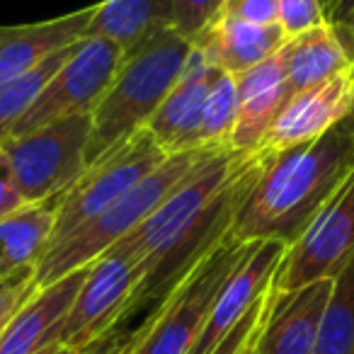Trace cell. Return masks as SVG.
I'll list each match as a JSON object with an SVG mask.
<instances>
[{
  "mask_svg": "<svg viewBox=\"0 0 354 354\" xmlns=\"http://www.w3.org/2000/svg\"><path fill=\"white\" fill-rule=\"evenodd\" d=\"M223 0H172V30L194 44L218 15Z\"/></svg>",
  "mask_w": 354,
  "mask_h": 354,
  "instance_id": "484cf974",
  "label": "cell"
},
{
  "mask_svg": "<svg viewBox=\"0 0 354 354\" xmlns=\"http://www.w3.org/2000/svg\"><path fill=\"white\" fill-rule=\"evenodd\" d=\"M95 6L32 25L0 27V85L88 39Z\"/></svg>",
  "mask_w": 354,
  "mask_h": 354,
  "instance_id": "2e32d148",
  "label": "cell"
},
{
  "mask_svg": "<svg viewBox=\"0 0 354 354\" xmlns=\"http://www.w3.org/2000/svg\"><path fill=\"white\" fill-rule=\"evenodd\" d=\"M352 3H354V0H349V6H347V10H349V8H352ZM347 10H344V12H347Z\"/></svg>",
  "mask_w": 354,
  "mask_h": 354,
  "instance_id": "e575fe53",
  "label": "cell"
},
{
  "mask_svg": "<svg viewBox=\"0 0 354 354\" xmlns=\"http://www.w3.org/2000/svg\"><path fill=\"white\" fill-rule=\"evenodd\" d=\"M335 27H337L339 32H342V37L349 41V46H352V51H354V3H352V8H349L347 12H344L342 17H339L337 22H333Z\"/></svg>",
  "mask_w": 354,
  "mask_h": 354,
  "instance_id": "1f68e13d",
  "label": "cell"
},
{
  "mask_svg": "<svg viewBox=\"0 0 354 354\" xmlns=\"http://www.w3.org/2000/svg\"><path fill=\"white\" fill-rule=\"evenodd\" d=\"M284 44L286 35L279 25H252L218 12L192 46L214 68L236 78L274 56Z\"/></svg>",
  "mask_w": 354,
  "mask_h": 354,
  "instance_id": "ac0fdd59",
  "label": "cell"
},
{
  "mask_svg": "<svg viewBox=\"0 0 354 354\" xmlns=\"http://www.w3.org/2000/svg\"><path fill=\"white\" fill-rule=\"evenodd\" d=\"M124 56L112 41L88 37L83 39L61 71L46 83L10 136H22L59 119L93 114L100 97L117 75ZM8 136V138H10Z\"/></svg>",
  "mask_w": 354,
  "mask_h": 354,
  "instance_id": "ba28073f",
  "label": "cell"
},
{
  "mask_svg": "<svg viewBox=\"0 0 354 354\" xmlns=\"http://www.w3.org/2000/svg\"><path fill=\"white\" fill-rule=\"evenodd\" d=\"M129 335L124 328H117V330H109L107 335H102L100 339H95V342L85 344V347L80 349H68V352L64 354H122L124 347H127V339Z\"/></svg>",
  "mask_w": 354,
  "mask_h": 354,
  "instance_id": "4dcf8cb0",
  "label": "cell"
},
{
  "mask_svg": "<svg viewBox=\"0 0 354 354\" xmlns=\"http://www.w3.org/2000/svg\"><path fill=\"white\" fill-rule=\"evenodd\" d=\"M286 252H289V245L279 241L252 243L248 255L243 257V262L236 267L231 279L226 281V286L218 294L212 315H209L207 325H204L202 335H199L189 354H209L241 323L243 315L272 286Z\"/></svg>",
  "mask_w": 354,
  "mask_h": 354,
  "instance_id": "7c38bea8",
  "label": "cell"
},
{
  "mask_svg": "<svg viewBox=\"0 0 354 354\" xmlns=\"http://www.w3.org/2000/svg\"><path fill=\"white\" fill-rule=\"evenodd\" d=\"M354 68V66H352ZM354 114V71L337 75L315 88L294 93L274 124L265 133L257 153L274 156L279 151L318 141Z\"/></svg>",
  "mask_w": 354,
  "mask_h": 354,
  "instance_id": "8fae6325",
  "label": "cell"
},
{
  "mask_svg": "<svg viewBox=\"0 0 354 354\" xmlns=\"http://www.w3.org/2000/svg\"><path fill=\"white\" fill-rule=\"evenodd\" d=\"M352 71H354V68H352Z\"/></svg>",
  "mask_w": 354,
  "mask_h": 354,
  "instance_id": "8d00e7d4",
  "label": "cell"
},
{
  "mask_svg": "<svg viewBox=\"0 0 354 354\" xmlns=\"http://www.w3.org/2000/svg\"><path fill=\"white\" fill-rule=\"evenodd\" d=\"M88 267L61 277L32 294L0 333V354H64L61 330L73 299L83 284Z\"/></svg>",
  "mask_w": 354,
  "mask_h": 354,
  "instance_id": "4fadbf2b",
  "label": "cell"
},
{
  "mask_svg": "<svg viewBox=\"0 0 354 354\" xmlns=\"http://www.w3.org/2000/svg\"><path fill=\"white\" fill-rule=\"evenodd\" d=\"M349 124H352V129H354V114H352V117H349Z\"/></svg>",
  "mask_w": 354,
  "mask_h": 354,
  "instance_id": "836d02e7",
  "label": "cell"
},
{
  "mask_svg": "<svg viewBox=\"0 0 354 354\" xmlns=\"http://www.w3.org/2000/svg\"><path fill=\"white\" fill-rule=\"evenodd\" d=\"M352 172L354 129L349 119L318 141L267 156L236 212L233 238L241 243L279 241L291 248Z\"/></svg>",
  "mask_w": 354,
  "mask_h": 354,
  "instance_id": "7a4b0ae2",
  "label": "cell"
},
{
  "mask_svg": "<svg viewBox=\"0 0 354 354\" xmlns=\"http://www.w3.org/2000/svg\"><path fill=\"white\" fill-rule=\"evenodd\" d=\"M238 119V88L236 78L216 68L204 104L202 127H199V148H231V136Z\"/></svg>",
  "mask_w": 354,
  "mask_h": 354,
  "instance_id": "cb8c5ba5",
  "label": "cell"
},
{
  "mask_svg": "<svg viewBox=\"0 0 354 354\" xmlns=\"http://www.w3.org/2000/svg\"><path fill=\"white\" fill-rule=\"evenodd\" d=\"M354 255V172L333 194L306 233L289 248L274 277L277 294L333 279Z\"/></svg>",
  "mask_w": 354,
  "mask_h": 354,
  "instance_id": "30bf717a",
  "label": "cell"
},
{
  "mask_svg": "<svg viewBox=\"0 0 354 354\" xmlns=\"http://www.w3.org/2000/svg\"><path fill=\"white\" fill-rule=\"evenodd\" d=\"M167 30H172V0H100L88 37L112 41L127 59Z\"/></svg>",
  "mask_w": 354,
  "mask_h": 354,
  "instance_id": "ffe728a7",
  "label": "cell"
},
{
  "mask_svg": "<svg viewBox=\"0 0 354 354\" xmlns=\"http://www.w3.org/2000/svg\"><path fill=\"white\" fill-rule=\"evenodd\" d=\"M37 291L35 267L3 272L0 274V323H8Z\"/></svg>",
  "mask_w": 354,
  "mask_h": 354,
  "instance_id": "4316f807",
  "label": "cell"
},
{
  "mask_svg": "<svg viewBox=\"0 0 354 354\" xmlns=\"http://www.w3.org/2000/svg\"><path fill=\"white\" fill-rule=\"evenodd\" d=\"M277 3H279V27L284 30L286 39L328 22L323 0H277Z\"/></svg>",
  "mask_w": 354,
  "mask_h": 354,
  "instance_id": "83f0119b",
  "label": "cell"
},
{
  "mask_svg": "<svg viewBox=\"0 0 354 354\" xmlns=\"http://www.w3.org/2000/svg\"><path fill=\"white\" fill-rule=\"evenodd\" d=\"M214 75L216 68L192 46L180 78L146 124V131L167 156L199 148L197 136Z\"/></svg>",
  "mask_w": 354,
  "mask_h": 354,
  "instance_id": "5bb4252c",
  "label": "cell"
},
{
  "mask_svg": "<svg viewBox=\"0 0 354 354\" xmlns=\"http://www.w3.org/2000/svg\"><path fill=\"white\" fill-rule=\"evenodd\" d=\"M281 51V49H279ZM277 51L255 68L236 75L238 88V119L231 136V148L241 153H252L262 143L265 133L274 124L277 114L291 97L286 83L284 61Z\"/></svg>",
  "mask_w": 354,
  "mask_h": 354,
  "instance_id": "e0dca14e",
  "label": "cell"
},
{
  "mask_svg": "<svg viewBox=\"0 0 354 354\" xmlns=\"http://www.w3.org/2000/svg\"><path fill=\"white\" fill-rule=\"evenodd\" d=\"M255 342H257V339H255ZM245 354H255V344H252V347L250 349H248V352Z\"/></svg>",
  "mask_w": 354,
  "mask_h": 354,
  "instance_id": "d6a6232c",
  "label": "cell"
},
{
  "mask_svg": "<svg viewBox=\"0 0 354 354\" xmlns=\"http://www.w3.org/2000/svg\"><path fill=\"white\" fill-rule=\"evenodd\" d=\"M138 281V262L117 248L88 265V274L61 330V347L80 349L107 335L109 330L124 328V320L131 315Z\"/></svg>",
  "mask_w": 354,
  "mask_h": 354,
  "instance_id": "9c48e42d",
  "label": "cell"
},
{
  "mask_svg": "<svg viewBox=\"0 0 354 354\" xmlns=\"http://www.w3.org/2000/svg\"><path fill=\"white\" fill-rule=\"evenodd\" d=\"M279 54L284 61L291 95L328 83L352 71L354 66L352 46L333 22H325V25L286 39Z\"/></svg>",
  "mask_w": 354,
  "mask_h": 354,
  "instance_id": "d6986e66",
  "label": "cell"
},
{
  "mask_svg": "<svg viewBox=\"0 0 354 354\" xmlns=\"http://www.w3.org/2000/svg\"><path fill=\"white\" fill-rule=\"evenodd\" d=\"M59 197L39 204H22L0 221V274L37 267L54 238Z\"/></svg>",
  "mask_w": 354,
  "mask_h": 354,
  "instance_id": "44dd1931",
  "label": "cell"
},
{
  "mask_svg": "<svg viewBox=\"0 0 354 354\" xmlns=\"http://www.w3.org/2000/svg\"><path fill=\"white\" fill-rule=\"evenodd\" d=\"M218 12L243 22H252V25H279L277 0H223Z\"/></svg>",
  "mask_w": 354,
  "mask_h": 354,
  "instance_id": "f1b7e54d",
  "label": "cell"
},
{
  "mask_svg": "<svg viewBox=\"0 0 354 354\" xmlns=\"http://www.w3.org/2000/svg\"><path fill=\"white\" fill-rule=\"evenodd\" d=\"M207 151L209 148H197V151H185L177 153V156H170L151 175L143 177L131 192L124 194L114 207H109L97 218H93L83 228L71 233L68 238L51 245L35 267L37 289L54 284L61 277L73 274V272L93 265L104 252L112 250L117 243L131 236L156 212L158 204L177 187V183L197 165V160Z\"/></svg>",
  "mask_w": 354,
  "mask_h": 354,
  "instance_id": "5b68a950",
  "label": "cell"
},
{
  "mask_svg": "<svg viewBox=\"0 0 354 354\" xmlns=\"http://www.w3.org/2000/svg\"><path fill=\"white\" fill-rule=\"evenodd\" d=\"M265 160V153L257 151L209 148L156 212L114 245L129 252L141 270L131 315L160 304L177 281L226 238Z\"/></svg>",
  "mask_w": 354,
  "mask_h": 354,
  "instance_id": "6da1fadb",
  "label": "cell"
},
{
  "mask_svg": "<svg viewBox=\"0 0 354 354\" xmlns=\"http://www.w3.org/2000/svg\"><path fill=\"white\" fill-rule=\"evenodd\" d=\"M192 44L167 30L122 61L117 75L90 114L85 160L95 162L107 151L146 129L165 95L180 78Z\"/></svg>",
  "mask_w": 354,
  "mask_h": 354,
  "instance_id": "3957f363",
  "label": "cell"
},
{
  "mask_svg": "<svg viewBox=\"0 0 354 354\" xmlns=\"http://www.w3.org/2000/svg\"><path fill=\"white\" fill-rule=\"evenodd\" d=\"M167 158L170 156L153 141L151 133L141 129L127 141L114 146L112 151H107L102 158L90 162L80 172L78 180L59 197L51 245L68 238L71 233L114 207L124 194L131 192L143 177L151 175Z\"/></svg>",
  "mask_w": 354,
  "mask_h": 354,
  "instance_id": "8992f818",
  "label": "cell"
},
{
  "mask_svg": "<svg viewBox=\"0 0 354 354\" xmlns=\"http://www.w3.org/2000/svg\"><path fill=\"white\" fill-rule=\"evenodd\" d=\"M252 243H241L228 231L175 289L153 308L148 320L133 330L122 354H189L202 335L218 294L243 262Z\"/></svg>",
  "mask_w": 354,
  "mask_h": 354,
  "instance_id": "277c9868",
  "label": "cell"
},
{
  "mask_svg": "<svg viewBox=\"0 0 354 354\" xmlns=\"http://www.w3.org/2000/svg\"><path fill=\"white\" fill-rule=\"evenodd\" d=\"M330 289L333 279H318L289 294H277L270 318L257 335L255 354H318Z\"/></svg>",
  "mask_w": 354,
  "mask_h": 354,
  "instance_id": "9a60e30c",
  "label": "cell"
},
{
  "mask_svg": "<svg viewBox=\"0 0 354 354\" xmlns=\"http://www.w3.org/2000/svg\"><path fill=\"white\" fill-rule=\"evenodd\" d=\"M22 197L15 187V180H12L10 162H8L6 153L0 151V221L6 216H10L15 209L22 207Z\"/></svg>",
  "mask_w": 354,
  "mask_h": 354,
  "instance_id": "f546056e",
  "label": "cell"
},
{
  "mask_svg": "<svg viewBox=\"0 0 354 354\" xmlns=\"http://www.w3.org/2000/svg\"><path fill=\"white\" fill-rule=\"evenodd\" d=\"M75 46L59 51V54H54L51 59H46L41 66H37V68L27 71V73L17 75V78L0 85V146L8 141L12 129L25 117L27 109L35 104V100L39 97V93L46 88V83H49L61 71V66L71 59Z\"/></svg>",
  "mask_w": 354,
  "mask_h": 354,
  "instance_id": "603a6c76",
  "label": "cell"
},
{
  "mask_svg": "<svg viewBox=\"0 0 354 354\" xmlns=\"http://www.w3.org/2000/svg\"><path fill=\"white\" fill-rule=\"evenodd\" d=\"M274 301H277V291H274V281H272V286L255 301V306L243 315L241 323H238L209 354H245L248 349L255 344L265 320L270 318Z\"/></svg>",
  "mask_w": 354,
  "mask_h": 354,
  "instance_id": "d4e9b609",
  "label": "cell"
},
{
  "mask_svg": "<svg viewBox=\"0 0 354 354\" xmlns=\"http://www.w3.org/2000/svg\"><path fill=\"white\" fill-rule=\"evenodd\" d=\"M90 114L59 119L22 136H10L0 151L10 162L12 180L25 204L56 199L88 167Z\"/></svg>",
  "mask_w": 354,
  "mask_h": 354,
  "instance_id": "52a82bcc",
  "label": "cell"
},
{
  "mask_svg": "<svg viewBox=\"0 0 354 354\" xmlns=\"http://www.w3.org/2000/svg\"><path fill=\"white\" fill-rule=\"evenodd\" d=\"M3 328H6V323H0V333H3Z\"/></svg>",
  "mask_w": 354,
  "mask_h": 354,
  "instance_id": "d590c367",
  "label": "cell"
},
{
  "mask_svg": "<svg viewBox=\"0 0 354 354\" xmlns=\"http://www.w3.org/2000/svg\"><path fill=\"white\" fill-rule=\"evenodd\" d=\"M318 354H354V255L333 277Z\"/></svg>",
  "mask_w": 354,
  "mask_h": 354,
  "instance_id": "7402d4cb",
  "label": "cell"
}]
</instances>
